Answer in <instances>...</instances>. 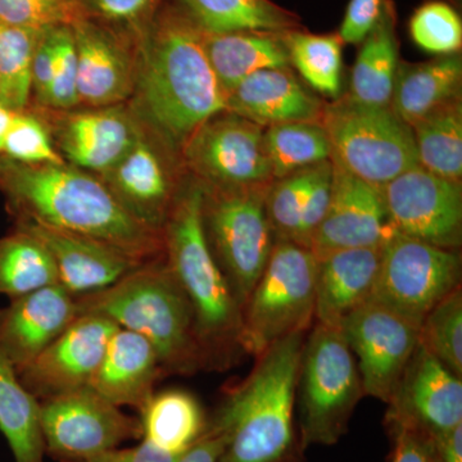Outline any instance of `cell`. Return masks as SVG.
<instances>
[{
  "label": "cell",
  "mask_w": 462,
  "mask_h": 462,
  "mask_svg": "<svg viewBox=\"0 0 462 462\" xmlns=\"http://www.w3.org/2000/svg\"><path fill=\"white\" fill-rule=\"evenodd\" d=\"M129 107L176 152L212 116L227 111V94L205 47V32L184 12L152 20L136 41Z\"/></svg>",
  "instance_id": "obj_1"
},
{
  "label": "cell",
  "mask_w": 462,
  "mask_h": 462,
  "mask_svg": "<svg viewBox=\"0 0 462 462\" xmlns=\"http://www.w3.org/2000/svg\"><path fill=\"white\" fill-rule=\"evenodd\" d=\"M0 191L14 221L89 236L139 263L163 254V231L134 218L96 173L0 156Z\"/></svg>",
  "instance_id": "obj_2"
},
{
  "label": "cell",
  "mask_w": 462,
  "mask_h": 462,
  "mask_svg": "<svg viewBox=\"0 0 462 462\" xmlns=\"http://www.w3.org/2000/svg\"><path fill=\"white\" fill-rule=\"evenodd\" d=\"M307 333L257 356L252 372L225 391L209 424L225 434L218 462H306L294 407Z\"/></svg>",
  "instance_id": "obj_3"
},
{
  "label": "cell",
  "mask_w": 462,
  "mask_h": 462,
  "mask_svg": "<svg viewBox=\"0 0 462 462\" xmlns=\"http://www.w3.org/2000/svg\"><path fill=\"white\" fill-rule=\"evenodd\" d=\"M200 206L202 184L191 176L163 226V254L189 300L203 370L226 372L245 356L242 309L212 256Z\"/></svg>",
  "instance_id": "obj_4"
},
{
  "label": "cell",
  "mask_w": 462,
  "mask_h": 462,
  "mask_svg": "<svg viewBox=\"0 0 462 462\" xmlns=\"http://www.w3.org/2000/svg\"><path fill=\"white\" fill-rule=\"evenodd\" d=\"M78 315L99 314L154 346L165 375L203 370L189 300L165 254L139 264L111 287L75 298Z\"/></svg>",
  "instance_id": "obj_5"
},
{
  "label": "cell",
  "mask_w": 462,
  "mask_h": 462,
  "mask_svg": "<svg viewBox=\"0 0 462 462\" xmlns=\"http://www.w3.org/2000/svg\"><path fill=\"white\" fill-rule=\"evenodd\" d=\"M365 397L357 360L336 328L316 322L306 336L298 370V430L305 448L334 446Z\"/></svg>",
  "instance_id": "obj_6"
},
{
  "label": "cell",
  "mask_w": 462,
  "mask_h": 462,
  "mask_svg": "<svg viewBox=\"0 0 462 462\" xmlns=\"http://www.w3.org/2000/svg\"><path fill=\"white\" fill-rule=\"evenodd\" d=\"M319 124L331 161L376 189L419 165L411 126L389 106L365 105L346 94L324 103Z\"/></svg>",
  "instance_id": "obj_7"
},
{
  "label": "cell",
  "mask_w": 462,
  "mask_h": 462,
  "mask_svg": "<svg viewBox=\"0 0 462 462\" xmlns=\"http://www.w3.org/2000/svg\"><path fill=\"white\" fill-rule=\"evenodd\" d=\"M270 185L202 184L200 214L206 240L240 309L260 281L275 245L264 205Z\"/></svg>",
  "instance_id": "obj_8"
},
{
  "label": "cell",
  "mask_w": 462,
  "mask_h": 462,
  "mask_svg": "<svg viewBox=\"0 0 462 462\" xmlns=\"http://www.w3.org/2000/svg\"><path fill=\"white\" fill-rule=\"evenodd\" d=\"M316 273L318 260L310 249L275 242L263 275L242 309L245 355L257 357L279 340L312 328Z\"/></svg>",
  "instance_id": "obj_9"
},
{
  "label": "cell",
  "mask_w": 462,
  "mask_h": 462,
  "mask_svg": "<svg viewBox=\"0 0 462 462\" xmlns=\"http://www.w3.org/2000/svg\"><path fill=\"white\" fill-rule=\"evenodd\" d=\"M458 287L461 258L457 251L393 233L382 245L370 302L387 307L420 327L425 316Z\"/></svg>",
  "instance_id": "obj_10"
},
{
  "label": "cell",
  "mask_w": 462,
  "mask_h": 462,
  "mask_svg": "<svg viewBox=\"0 0 462 462\" xmlns=\"http://www.w3.org/2000/svg\"><path fill=\"white\" fill-rule=\"evenodd\" d=\"M263 127L224 111L212 116L179 151L182 166L209 187H263L273 181Z\"/></svg>",
  "instance_id": "obj_11"
},
{
  "label": "cell",
  "mask_w": 462,
  "mask_h": 462,
  "mask_svg": "<svg viewBox=\"0 0 462 462\" xmlns=\"http://www.w3.org/2000/svg\"><path fill=\"white\" fill-rule=\"evenodd\" d=\"M41 402L45 449L58 462L89 457L143 438L141 419L126 415L91 387Z\"/></svg>",
  "instance_id": "obj_12"
},
{
  "label": "cell",
  "mask_w": 462,
  "mask_h": 462,
  "mask_svg": "<svg viewBox=\"0 0 462 462\" xmlns=\"http://www.w3.org/2000/svg\"><path fill=\"white\" fill-rule=\"evenodd\" d=\"M382 194L393 233L451 251L460 247L461 182L418 165L389 181Z\"/></svg>",
  "instance_id": "obj_13"
},
{
  "label": "cell",
  "mask_w": 462,
  "mask_h": 462,
  "mask_svg": "<svg viewBox=\"0 0 462 462\" xmlns=\"http://www.w3.org/2000/svg\"><path fill=\"white\" fill-rule=\"evenodd\" d=\"M32 108L44 118L65 162L98 176L123 160L145 127L127 103L69 111Z\"/></svg>",
  "instance_id": "obj_14"
},
{
  "label": "cell",
  "mask_w": 462,
  "mask_h": 462,
  "mask_svg": "<svg viewBox=\"0 0 462 462\" xmlns=\"http://www.w3.org/2000/svg\"><path fill=\"white\" fill-rule=\"evenodd\" d=\"M339 330L357 360L365 396L388 403L419 346L420 327L369 300Z\"/></svg>",
  "instance_id": "obj_15"
},
{
  "label": "cell",
  "mask_w": 462,
  "mask_h": 462,
  "mask_svg": "<svg viewBox=\"0 0 462 462\" xmlns=\"http://www.w3.org/2000/svg\"><path fill=\"white\" fill-rule=\"evenodd\" d=\"M176 153L145 126L123 160L99 178L139 223L163 231L184 181L176 171Z\"/></svg>",
  "instance_id": "obj_16"
},
{
  "label": "cell",
  "mask_w": 462,
  "mask_h": 462,
  "mask_svg": "<svg viewBox=\"0 0 462 462\" xmlns=\"http://www.w3.org/2000/svg\"><path fill=\"white\" fill-rule=\"evenodd\" d=\"M118 329L106 316L79 315L32 363L16 370L18 378L39 401L89 387L109 339Z\"/></svg>",
  "instance_id": "obj_17"
},
{
  "label": "cell",
  "mask_w": 462,
  "mask_h": 462,
  "mask_svg": "<svg viewBox=\"0 0 462 462\" xmlns=\"http://www.w3.org/2000/svg\"><path fill=\"white\" fill-rule=\"evenodd\" d=\"M461 380L419 343L387 403L384 422L440 439L462 424Z\"/></svg>",
  "instance_id": "obj_18"
},
{
  "label": "cell",
  "mask_w": 462,
  "mask_h": 462,
  "mask_svg": "<svg viewBox=\"0 0 462 462\" xmlns=\"http://www.w3.org/2000/svg\"><path fill=\"white\" fill-rule=\"evenodd\" d=\"M331 163L329 207L310 245L316 260L345 249L380 247L393 234L382 190Z\"/></svg>",
  "instance_id": "obj_19"
},
{
  "label": "cell",
  "mask_w": 462,
  "mask_h": 462,
  "mask_svg": "<svg viewBox=\"0 0 462 462\" xmlns=\"http://www.w3.org/2000/svg\"><path fill=\"white\" fill-rule=\"evenodd\" d=\"M72 32L80 107L129 103L135 85L136 47H130L114 30L87 17L72 23Z\"/></svg>",
  "instance_id": "obj_20"
},
{
  "label": "cell",
  "mask_w": 462,
  "mask_h": 462,
  "mask_svg": "<svg viewBox=\"0 0 462 462\" xmlns=\"http://www.w3.org/2000/svg\"><path fill=\"white\" fill-rule=\"evenodd\" d=\"M75 297L60 284L0 307V355L20 370L32 363L78 318Z\"/></svg>",
  "instance_id": "obj_21"
},
{
  "label": "cell",
  "mask_w": 462,
  "mask_h": 462,
  "mask_svg": "<svg viewBox=\"0 0 462 462\" xmlns=\"http://www.w3.org/2000/svg\"><path fill=\"white\" fill-rule=\"evenodd\" d=\"M16 225L41 240L56 264L58 284L75 298L111 287L144 263L89 236L23 221Z\"/></svg>",
  "instance_id": "obj_22"
},
{
  "label": "cell",
  "mask_w": 462,
  "mask_h": 462,
  "mask_svg": "<svg viewBox=\"0 0 462 462\" xmlns=\"http://www.w3.org/2000/svg\"><path fill=\"white\" fill-rule=\"evenodd\" d=\"M324 103L300 84L289 67L254 72L227 96V111L260 126L320 123Z\"/></svg>",
  "instance_id": "obj_23"
},
{
  "label": "cell",
  "mask_w": 462,
  "mask_h": 462,
  "mask_svg": "<svg viewBox=\"0 0 462 462\" xmlns=\"http://www.w3.org/2000/svg\"><path fill=\"white\" fill-rule=\"evenodd\" d=\"M162 376L165 372L154 346L139 334L120 328L109 339L89 387L116 406L141 412Z\"/></svg>",
  "instance_id": "obj_24"
},
{
  "label": "cell",
  "mask_w": 462,
  "mask_h": 462,
  "mask_svg": "<svg viewBox=\"0 0 462 462\" xmlns=\"http://www.w3.org/2000/svg\"><path fill=\"white\" fill-rule=\"evenodd\" d=\"M382 245L345 249L318 260L315 321L339 329L349 315L372 298Z\"/></svg>",
  "instance_id": "obj_25"
},
{
  "label": "cell",
  "mask_w": 462,
  "mask_h": 462,
  "mask_svg": "<svg viewBox=\"0 0 462 462\" xmlns=\"http://www.w3.org/2000/svg\"><path fill=\"white\" fill-rule=\"evenodd\" d=\"M458 54L422 63H400L389 107L410 126L449 100L461 97Z\"/></svg>",
  "instance_id": "obj_26"
},
{
  "label": "cell",
  "mask_w": 462,
  "mask_h": 462,
  "mask_svg": "<svg viewBox=\"0 0 462 462\" xmlns=\"http://www.w3.org/2000/svg\"><path fill=\"white\" fill-rule=\"evenodd\" d=\"M284 33L205 32L207 57L227 96L254 72L291 66Z\"/></svg>",
  "instance_id": "obj_27"
},
{
  "label": "cell",
  "mask_w": 462,
  "mask_h": 462,
  "mask_svg": "<svg viewBox=\"0 0 462 462\" xmlns=\"http://www.w3.org/2000/svg\"><path fill=\"white\" fill-rule=\"evenodd\" d=\"M393 7L384 2L382 14L373 32L361 44L346 96L356 102L389 106L396 80L398 42Z\"/></svg>",
  "instance_id": "obj_28"
},
{
  "label": "cell",
  "mask_w": 462,
  "mask_h": 462,
  "mask_svg": "<svg viewBox=\"0 0 462 462\" xmlns=\"http://www.w3.org/2000/svg\"><path fill=\"white\" fill-rule=\"evenodd\" d=\"M0 431L7 439L14 462H44L42 402L32 396L14 366L0 355Z\"/></svg>",
  "instance_id": "obj_29"
},
{
  "label": "cell",
  "mask_w": 462,
  "mask_h": 462,
  "mask_svg": "<svg viewBox=\"0 0 462 462\" xmlns=\"http://www.w3.org/2000/svg\"><path fill=\"white\" fill-rule=\"evenodd\" d=\"M139 413L142 439L172 455L184 454L207 427L199 401L180 389L154 393Z\"/></svg>",
  "instance_id": "obj_30"
},
{
  "label": "cell",
  "mask_w": 462,
  "mask_h": 462,
  "mask_svg": "<svg viewBox=\"0 0 462 462\" xmlns=\"http://www.w3.org/2000/svg\"><path fill=\"white\" fill-rule=\"evenodd\" d=\"M184 14L206 33L293 32L297 18L272 0H180Z\"/></svg>",
  "instance_id": "obj_31"
},
{
  "label": "cell",
  "mask_w": 462,
  "mask_h": 462,
  "mask_svg": "<svg viewBox=\"0 0 462 462\" xmlns=\"http://www.w3.org/2000/svg\"><path fill=\"white\" fill-rule=\"evenodd\" d=\"M411 129L419 165L439 178L461 182V97L434 109Z\"/></svg>",
  "instance_id": "obj_32"
},
{
  "label": "cell",
  "mask_w": 462,
  "mask_h": 462,
  "mask_svg": "<svg viewBox=\"0 0 462 462\" xmlns=\"http://www.w3.org/2000/svg\"><path fill=\"white\" fill-rule=\"evenodd\" d=\"M56 284V264L35 236L16 225L0 238V293L12 300Z\"/></svg>",
  "instance_id": "obj_33"
},
{
  "label": "cell",
  "mask_w": 462,
  "mask_h": 462,
  "mask_svg": "<svg viewBox=\"0 0 462 462\" xmlns=\"http://www.w3.org/2000/svg\"><path fill=\"white\" fill-rule=\"evenodd\" d=\"M263 142L273 180L331 160L329 139L319 123L273 125Z\"/></svg>",
  "instance_id": "obj_34"
},
{
  "label": "cell",
  "mask_w": 462,
  "mask_h": 462,
  "mask_svg": "<svg viewBox=\"0 0 462 462\" xmlns=\"http://www.w3.org/2000/svg\"><path fill=\"white\" fill-rule=\"evenodd\" d=\"M289 62L312 89L337 99L342 89L343 42L339 33H284Z\"/></svg>",
  "instance_id": "obj_35"
},
{
  "label": "cell",
  "mask_w": 462,
  "mask_h": 462,
  "mask_svg": "<svg viewBox=\"0 0 462 462\" xmlns=\"http://www.w3.org/2000/svg\"><path fill=\"white\" fill-rule=\"evenodd\" d=\"M47 30L0 23V103L11 111L32 106L33 53Z\"/></svg>",
  "instance_id": "obj_36"
},
{
  "label": "cell",
  "mask_w": 462,
  "mask_h": 462,
  "mask_svg": "<svg viewBox=\"0 0 462 462\" xmlns=\"http://www.w3.org/2000/svg\"><path fill=\"white\" fill-rule=\"evenodd\" d=\"M419 343L462 379L461 287L443 298L425 316L420 325Z\"/></svg>",
  "instance_id": "obj_37"
},
{
  "label": "cell",
  "mask_w": 462,
  "mask_h": 462,
  "mask_svg": "<svg viewBox=\"0 0 462 462\" xmlns=\"http://www.w3.org/2000/svg\"><path fill=\"white\" fill-rule=\"evenodd\" d=\"M409 30L412 42L427 53L442 57L461 51L462 21L449 3H424L410 18Z\"/></svg>",
  "instance_id": "obj_38"
},
{
  "label": "cell",
  "mask_w": 462,
  "mask_h": 462,
  "mask_svg": "<svg viewBox=\"0 0 462 462\" xmlns=\"http://www.w3.org/2000/svg\"><path fill=\"white\" fill-rule=\"evenodd\" d=\"M2 156L26 165L66 163L58 153L50 127L32 106L25 111L14 112Z\"/></svg>",
  "instance_id": "obj_39"
},
{
  "label": "cell",
  "mask_w": 462,
  "mask_h": 462,
  "mask_svg": "<svg viewBox=\"0 0 462 462\" xmlns=\"http://www.w3.org/2000/svg\"><path fill=\"white\" fill-rule=\"evenodd\" d=\"M316 166L273 180L270 185L264 205L275 242L293 243Z\"/></svg>",
  "instance_id": "obj_40"
},
{
  "label": "cell",
  "mask_w": 462,
  "mask_h": 462,
  "mask_svg": "<svg viewBox=\"0 0 462 462\" xmlns=\"http://www.w3.org/2000/svg\"><path fill=\"white\" fill-rule=\"evenodd\" d=\"M83 17L78 0H0V23L26 29L72 26Z\"/></svg>",
  "instance_id": "obj_41"
},
{
  "label": "cell",
  "mask_w": 462,
  "mask_h": 462,
  "mask_svg": "<svg viewBox=\"0 0 462 462\" xmlns=\"http://www.w3.org/2000/svg\"><path fill=\"white\" fill-rule=\"evenodd\" d=\"M54 74L47 106L54 111L80 107L78 94V57L72 26H57L53 32ZM41 108V107H39Z\"/></svg>",
  "instance_id": "obj_42"
},
{
  "label": "cell",
  "mask_w": 462,
  "mask_h": 462,
  "mask_svg": "<svg viewBox=\"0 0 462 462\" xmlns=\"http://www.w3.org/2000/svg\"><path fill=\"white\" fill-rule=\"evenodd\" d=\"M158 0H78L81 14L97 18L100 25L132 32L138 41L152 23Z\"/></svg>",
  "instance_id": "obj_43"
},
{
  "label": "cell",
  "mask_w": 462,
  "mask_h": 462,
  "mask_svg": "<svg viewBox=\"0 0 462 462\" xmlns=\"http://www.w3.org/2000/svg\"><path fill=\"white\" fill-rule=\"evenodd\" d=\"M331 182H333V163L329 160L315 167L314 179L307 191L302 215H300L293 240V243L300 247L310 249L312 236L327 214L330 203Z\"/></svg>",
  "instance_id": "obj_44"
},
{
  "label": "cell",
  "mask_w": 462,
  "mask_h": 462,
  "mask_svg": "<svg viewBox=\"0 0 462 462\" xmlns=\"http://www.w3.org/2000/svg\"><path fill=\"white\" fill-rule=\"evenodd\" d=\"M391 438L389 462H442L439 440L409 425L384 422Z\"/></svg>",
  "instance_id": "obj_45"
},
{
  "label": "cell",
  "mask_w": 462,
  "mask_h": 462,
  "mask_svg": "<svg viewBox=\"0 0 462 462\" xmlns=\"http://www.w3.org/2000/svg\"><path fill=\"white\" fill-rule=\"evenodd\" d=\"M385 0H351L339 36L343 42L361 44L378 23Z\"/></svg>",
  "instance_id": "obj_46"
},
{
  "label": "cell",
  "mask_w": 462,
  "mask_h": 462,
  "mask_svg": "<svg viewBox=\"0 0 462 462\" xmlns=\"http://www.w3.org/2000/svg\"><path fill=\"white\" fill-rule=\"evenodd\" d=\"M54 27L42 33L38 42L32 58V102H35V107L44 108L50 98L51 83L54 74V50L53 32Z\"/></svg>",
  "instance_id": "obj_47"
},
{
  "label": "cell",
  "mask_w": 462,
  "mask_h": 462,
  "mask_svg": "<svg viewBox=\"0 0 462 462\" xmlns=\"http://www.w3.org/2000/svg\"><path fill=\"white\" fill-rule=\"evenodd\" d=\"M179 456L157 448L147 440L143 439L138 446L130 448H112L89 457L78 458V460H66L60 462H176Z\"/></svg>",
  "instance_id": "obj_48"
},
{
  "label": "cell",
  "mask_w": 462,
  "mask_h": 462,
  "mask_svg": "<svg viewBox=\"0 0 462 462\" xmlns=\"http://www.w3.org/2000/svg\"><path fill=\"white\" fill-rule=\"evenodd\" d=\"M225 434L207 420L202 436L176 462H218L225 446Z\"/></svg>",
  "instance_id": "obj_49"
},
{
  "label": "cell",
  "mask_w": 462,
  "mask_h": 462,
  "mask_svg": "<svg viewBox=\"0 0 462 462\" xmlns=\"http://www.w3.org/2000/svg\"><path fill=\"white\" fill-rule=\"evenodd\" d=\"M438 440L442 462H462V424Z\"/></svg>",
  "instance_id": "obj_50"
},
{
  "label": "cell",
  "mask_w": 462,
  "mask_h": 462,
  "mask_svg": "<svg viewBox=\"0 0 462 462\" xmlns=\"http://www.w3.org/2000/svg\"><path fill=\"white\" fill-rule=\"evenodd\" d=\"M14 112L11 111L0 103V156L3 153V147H5V136L11 126L12 118H14Z\"/></svg>",
  "instance_id": "obj_51"
},
{
  "label": "cell",
  "mask_w": 462,
  "mask_h": 462,
  "mask_svg": "<svg viewBox=\"0 0 462 462\" xmlns=\"http://www.w3.org/2000/svg\"><path fill=\"white\" fill-rule=\"evenodd\" d=\"M449 2L457 3V0H449Z\"/></svg>",
  "instance_id": "obj_52"
}]
</instances>
